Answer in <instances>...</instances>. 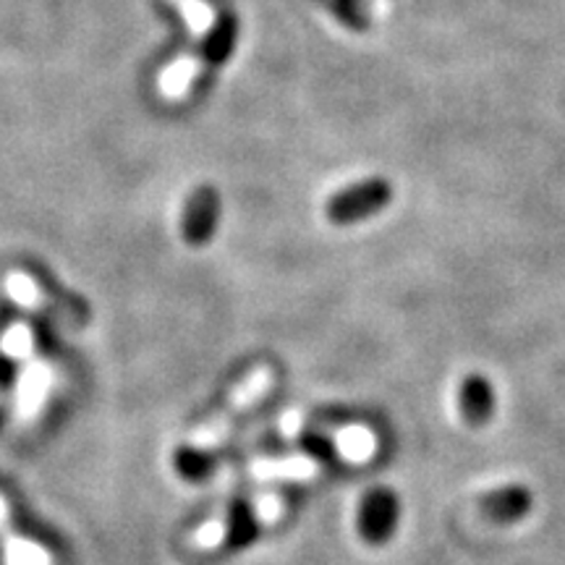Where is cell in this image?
I'll return each instance as SVG.
<instances>
[{"label":"cell","instance_id":"cell-1","mask_svg":"<svg viewBox=\"0 0 565 565\" xmlns=\"http://www.w3.org/2000/svg\"><path fill=\"white\" fill-rule=\"evenodd\" d=\"M273 383H275V372L267 364L257 366V370L246 374V380L236 385V391L231 393V398L225 401V406L217 408V412L212 414L202 427L194 429V435L189 437V450H192V454H207V450L215 448V445H221L223 437L228 435L231 424L236 422L246 408L257 404V401L270 391Z\"/></svg>","mask_w":565,"mask_h":565},{"label":"cell","instance_id":"cell-2","mask_svg":"<svg viewBox=\"0 0 565 565\" xmlns=\"http://www.w3.org/2000/svg\"><path fill=\"white\" fill-rule=\"evenodd\" d=\"M391 202L393 183L383 175H374V179L351 183V186L330 196L328 204H324V215L335 225H353L380 215Z\"/></svg>","mask_w":565,"mask_h":565},{"label":"cell","instance_id":"cell-3","mask_svg":"<svg viewBox=\"0 0 565 565\" xmlns=\"http://www.w3.org/2000/svg\"><path fill=\"white\" fill-rule=\"evenodd\" d=\"M401 521V500L398 494L387 487H374L362 498L356 515V529L362 534L364 542L370 545H385L387 540L395 534Z\"/></svg>","mask_w":565,"mask_h":565},{"label":"cell","instance_id":"cell-4","mask_svg":"<svg viewBox=\"0 0 565 565\" xmlns=\"http://www.w3.org/2000/svg\"><path fill=\"white\" fill-rule=\"evenodd\" d=\"M217 217H221V196H217L215 189H196L186 204V215H183V238H186V244H207L212 233H215Z\"/></svg>","mask_w":565,"mask_h":565},{"label":"cell","instance_id":"cell-5","mask_svg":"<svg viewBox=\"0 0 565 565\" xmlns=\"http://www.w3.org/2000/svg\"><path fill=\"white\" fill-rule=\"evenodd\" d=\"M458 406L469 427H484L494 414V387L484 374H466L458 387Z\"/></svg>","mask_w":565,"mask_h":565},{"label":"cell","instance_id":"cell-6","mask_svg":"<svg viewBox=\"0 0 565 565\" xmlns=\"http://www.w3.org/2000/svg\"><path fill=\"white\" fill-rule=\"evenodd\" d=\"M532 492H529V487L521 484L500 487V490H492L482 498V511L498 524H513V521L524 519V515L532 513Z\"/></svg>","mask_w":565,"mask_h":565},{"label":"cell","instance_id":"cell-7","mask_svg":"<svg viewBox=\"0 0 565 565\" xmlns=\"http://www.w3.org/2000/svg\"><path fill=\"white\" fill-rule=\"evenodd\" d=\"M236 38H238V24L233 13H223V17L215 19L212 30L204 34L202 42V53L200 58L204 66H221V63L228 58L236 47Z\"/></svg>","mask_w":565,"mask_h":565},{"label":"cell","instance_id":"cell-8","mask_svg":"<svg viewBox=\"0 0 565 565\" xmlns=\"http://www.w3.org/2000/svg\"><path fill=\"white\" fill-rule=\"evenodd\" d=\"M204 68V63L200 55H181L179 61H173L171 66L160 71L158 79V89L166 100H179L192 87L200 71Z\"/></svg>","mask_w":565,"mask_h":565},{"label":"cell","instance_id":"cell-9","mask_svg":"<svg viewBox=\"0 0 565 565\" xmlns=\"http://www.w3.org/2000/svg\"><path fill=\"white\" fill-rule=\"evenodd\" d=\"M6 291H9L13 301L26 309H34V312H40V309H58L61 312V303H55L45 288H40V282L30 278L24 270H13L6 278Z\"/></svg>","mask_w":565,"mask_h":565},{"label":"cell","instance_id":"cell-10","mask_svg":"<svg viewBox=\"0 0 565 565\" xmlns=\"http://www.w3.org/2000/svg\"><path fill=\"white\" fill-rule=\"evenodd\" d=\"M333 17L341 21L343 26H349L353 32H366L372 24L370 9H366L364 0H320Z\"/></svg>","mask_w":565,"mask_h":565},{"label":"cell","instance_id":"cell-11","mask_svg":"<svg viewBox=\"0 0 565 565\" xmlns=\"http://www.w3.org/2000/svg\"><path fill=\"white\" fill-rule=\"evenodd\" d=\"M175 9L181 11V17L186 19V26L194 34H207L215 24V13L204 0H171Z\"/></svg>","mask_w":565,"mask_h":565},{"label":"cell","instance_id":"cell-12","mask_svg":"<svg viewBox=\"0 0 565 565\" xmlns=\"http://www.w3.org/2000/svg\"><path fill=\"white\" fill-rule=\"evenodd\" d=\"M228 536L231 542H236V545H244V542H249L254 536V513L252 511H238L236 515L231 519V526H228Z\"/></svg>","mask_w":565,"mask_h":565},{"label":"cell","instance_id":"cell-13","mask_svg":"<svg viewBox=\"0 0 565 565\" xmlns=\"http://www.w3.org/2000/svg\"><path fill=\"white\" fill-rule=\"evenodd\" d=\"M30 345H32V338L26 328H13L9 330V335L3 338V349L9 351L11 356H24V353L30 351Z\"/></svg>","mask_w":565,"mask_h":565},{"label":"cell","instance_id":"cell-14","mask_svg":"<svg viewBox=\"0 0 565 565\" xmlns=\"http://www.w3.org/2000/svg\"><path fill=\"white\" fill-rule=\"evenodd\" d=\"M225 534H228V532H225V524H217V521H215V524L204 526L202 532H196L192 536V545L194 547H215Z\"/></svg>","mask_w":565,"mask_h":565}]
</instances>
